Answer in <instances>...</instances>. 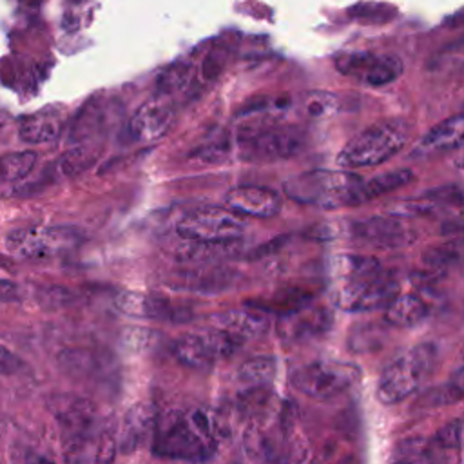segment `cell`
I'll list each match as a JSON object with an SVG mask.
<instances>
[{
  "label": "cell",
  "instance_id": "cell-29",
  "mask_svg": "<svg viewBox=\"0 0 464 464\" xmlns=\"http://www.w3.org/2000/svg\"><path fill=\"white\" fill-rule=\"evenodd\" d=\"M192 65L188 62H178L169 65L156 82V96L161 98H169L172 94H176L178 91H181L192 78Z\"/></svg>",
  "mask_w": 464,
  "mask_h": 464
},
{
  "label": "cell",
  "instance_id": "cell-24",
  "mask_svg": "<svg viewBox=\"0 0 464 464\" xmlns=\"http://www.w3.org/2000/svg\"><path fill=\"white\" fill-rule=\"evenodd\" d=\"M464 138V120L460 114H455L439 125H435L420 141L424 150H453L462 145Z\"/></svg>",
  "mask_w": 464,
  "mask_h": 464
},
{
  "label": "cell",
  "instance_id": "cell-30",
  "mask_svg": "<svg viewBox=\"0 0 464 464\" xmlns=\"http://www.w3.org/2000/svg\"><path fill=\"white\" fill-rule=\"evenodd\" d=\"M459 375H460V372H459ZM459 375L455 381L428 388L424 393H420L417 397V404L422 408H433V406H444V404H453V402L460 401L462 384H460Z\"/></svg>",
  "mask_w": 464,
  "mask_h": 464
},
{
  "label": "cell",
  "instance_id": "cell-22",
  "mask_svg": "<svg viewBox=\"0 0 464 464\" xmlns=\"http://www.w3.org/2000/svg\"><path fill=\"white\" fill-rule=\"evenodd\" d=\"M413 179V174L408 169H397V170H390V172H382L379 176L370 178L368 181H361L353 192L348 198V207H355V205H362L368 203L382 194H388L392 190H397L401 187H404L406 183H410Z\"/></svg>",
  "mask_w": 464,
  "mask_h": 464
},
{
  "label": "cell",
  "instance_id": "cell-32",
  "mask_svg": "<svg viewBox=\"0 0 464 464\" xmlns=\"http://www.w3.org/2000/svg\"><path fill=\"white\" fill-rule=\"evenodd\" d=\"M431 440H433L439 448H442V450L460 453V448H462V420H460V417H455V419H451L450 422H446V424L431 437Z\"/></svg>",
  "mask_w": 464,
  "mask_h": 464
},
{
  "label": "cell",
  "instance_id": "cell-20",
  "mask_svg": "<svg viewBox=\"0 0 464 464\" xmlns=\"http://www.w3.org/2000/svg\"><path fill=\"white\" fill-rule=\"evenodd\" d=\"M62 132V118L56 111L45 109L27 114L20 120L18 136L24 143L44 145L54 141Z\"/></svg>",
  "mask_w": 464,
  "mask_h": 464
},
{
  "label": "cell",
  "instance_id": "cell-38",
  "mask_svg": "<svg viewBox=\"0 0 464 464\" xmlns=\"http://www.w3.org/2000/svg\"><path fill=\"white\" fill-rule=\"evenodd\" d=\"M24 368V361L0 344V375H14Z\"/></svg>",
  "mask_w": 464,
  "mask_h": 464
},
{
  "label": "cell",
  "instance_id": "cell-33",
  "mask_svg": "<svg viewBox=\"0 0 464 464\" xmlns=\"http://www.w3.org/2000/svg\"><path fill=\"white\" fill-rule=\"evenodd\" d=\"M227 60H228V49L225 45L212 47L207 53V56L203 58V62H201V76H203V80H207V82L216 80L223 72V69L227 65Z\"/></svg>",
  "mask_w": 464,
  "mask_h": 464
},
{
  "label": "cell",
  "instance_id": "cell-6",
  "mask_svg": "<svg viewBox=\"0 0 464 464\" xmlns=\"http://www.w3.org/2000/svg\"><path fill=\"white\" fill-rule=\"evenodd\" d=\"M410 136V125L402 118H388L372 123L353 136L341 150L339 163L344 167H372L395 156Z\"/></svg>",
  "mask_w": 464,
  "mask_h": 464
},
{
  "label": "cell",
  "instance_id": "cell-11",
  "mask_svg": "<svg viewBox=\"0 0 464 464\" xmlns=\"http://www.w3.org/2000/svg\"><path fill=\"white\" fill-rule=\"evenodd\" d=\"M82 234L72 227H33L13 230L5 245L24 259H47L72 248Z\"/></svg>",
  "mask_w": 464,
  "mask_h": 464
},
{
  "label": "cell",
  "instance_id": "cell-9",
  "mask_svg": "<svg viewBox=\"0 0 464 464\" xmlns=\"http://www.w3.org/2000/svg\"><path fill=\"white\" fill-rule=\"evenodd\" d=\"M359 375H361L359 366L352 362L314 361L297 368L292 373L290 382L297 392L312 399L326 401V399H334L335 395L353 386Z\"/></svg>",
  "mask_w": 464,
  "mask_h": 464
},
{
  "label": "cell",
  "instance_id": "cell-2",
  "mask_svg": "<svg viewBox=\"0 0 464 464\" xmlns=\"http://www.w3.org/2000/svg\"><path fill=\"white\" fill-rule=\"evenodd\" d=\"M335 303L348 312L386 308L399 294L397 281L372 256H339L334 261Z\"/></svg>",
  "mask_w": 464,
  "mask_h": 464
},
{
  "label": "cell",
  "instance_id": "cell-14",
  "mask_svg": "<svg viewBox=\"0 0 464 464\" xmlns=\"http://www.w3.org/2000/svg\"><path fill=\"white\" fill-rule=\"evenodd\" d=\"M172 121L174 109L169 98L154 96L134 112L129 121V132L136 141H156L169 132Z\"/></svg>",
  "mask_w": 464,
  "mask_h": 464
},
{
  "label": "cell",
  "instance_id": "cell-25",
  "mask_svg": "<svg viewBox=\"0 0 464 464\" xmlns=\"http://www.w3.org/2000/svg\"><path fill=\"white\" fill-rule=\"evenodd\" d=\"M236 241L230 243H199V241H181L176 246V257L183 263H212L221 261L237 250Z\"/></svg>",
  "mask_w": 464,
  "mask_h": 464
},
{
  "label": "cell",
  "instance_id": "cell-28",
  "mask_svg": "<svg viewBox=\"0 0 464 464\" xmlns=\"http://www.w3.org/2000/svg\"><path fill=\"white\" fill-rule=\"evenodd\" d=\"M38 154L33 150L9 152L0 156V185L25 178L36 165Z\"/></svg>",
  "mask_w": 464,
  "mask_h": 464
},
{
  "label": "cell",
  "instance_id": "cell-41",
  "mask_svg": "<svg viewBox=\"0 0 464 464\" xmlns=\"http://www.w3.org/2000/svg\"><path fill=\"white\" fill-rule=\"evenodd\" d=\"M31 464H54V462H51V460H47V459H36V460H33Z\"/></svg>",
  "mask_w": 464,
  "mask_h": 464
},
{
  "label": "cell",
  "instance_id": "cell-5",
  "mask_svg": "<svg viewBox=\"0 0 464 464\" xmlns=\"http://www.w3.org/2000/svg\"><path fill=\"white\" fill-rule=\"evenodd\" d=\"M65 464H112L118 444L112 419L102 411L91 419L60 428Z\"/></svg>",
  "mask_w": 464,
  "mask_h": 464
},
{
  "label": "cell",
  "instance_id": "cell-26",
  "mask_svg": "<svg viewBox=\"0 0 464 464\" xmlns=\"http://www.w3.org/2000/svg\"><path fill=\"white\" fill-rule=\"evenodd\" d=\"M276 373V361L268 355H257L245 361L237 370V381L246 388H263L270 384Z\"/></svg>",
  "mask_w": 464,
  "mask_h": 464
},
{
  "label": "cell",
  "instance_id": "cell-23",
  "mask_svg": "<svg viewBox=\"0 0 464 464\" xmlns=\"http://www.w3.org/2000/svg\"><path fill=\"white\" fill-rule=\"evenodd\" d=\"M428 315V304L415 294L397 295L384 312V321L397 328H410L424 321Z\"/></svg>",
  "mask_w": 464,
  "mask_h": 464
},
{
  "label": "cell",
  "instance_id": "cell-39",
  "mask_svg": "<svg viewBox=\"0 0 464 464\" xmlns=\"http://www.w3.org/2000/svg\"><path fill=\"white\" fill-rule=\"evenodd\" d=\"M428 199H442V201H448V203H455V205H460L462 201V192L459 187H442V188H435V190H430L426 194Z\"/></svg>",
  "mask_w": 464,
  "mask_h": 464
},
{
  "label": "cell",
  "instance_id": "cell-7",
  "mask_svg": "<svg viewBox=\"0 0 464 464\" xmlns=\"http://www.w3.org/2000/svg\"><path fill=\"white\" fill-rule=\"evenodd\" d=\"M361 181L359 174L348 170H312L286 181L285 192L299 203L323 208L348 207V198Z\"/></svg>",
  "mask_w": 464,
  "mask_h": 464
},
{
  "label": "cell",
  "instance_id": "cell-12",
  "mask_svg": "<svg viewBox=\"0 0 464 464\" xmlns=\"http://www.w3.org/2000/svg\"><path fill=\"white\" fill-rule=\"evenodd\" d=\"M335 69L368 85L381 87L395 82L402 74L404 65L401 58L395 54H373L364 51H350L335 56Z\"/></svg>",
  "mask_w": 464,
  "mask_h": 464
},
{
  "label": "cell",
  "instance_id": "cell-17",
  "mask_svg": "<svg viewBox=\"0 0 464 464\" xmlns=\"http://www.w3.org/2000/svg\"><path fill=\"white\" fill-rule=\"evenodd\" d=\"M212 326L230 334L241 343L265 335L270 326L266 314L257 310H225L212 315Z\"/></svg>",
  "mask_w": 464,
  "mask_h": 464
},
{
  "label": "cell",
  "instance_id": "cell-16",
  "mask_svg": "<svg viewBox=\"0 0 464 464\" xmlns=\"http://www.w3.org/2000/svg\"><path fill=\"white\" fill-rule=\"evenodd\" d=\"M156 408L150 402H138L123 415L120 435L116 437V444L123 453L134 451L147 435L152 433L156 424Z\"/></svg>",
  "mask_w": 464,
  "mask_h": 464
},
{
  "label": "cell",
  "instance_id": "cell-19",
  "mask_svg": "<svg viewBox=\"0 0 464 464\" xmlns=\"http://www.w3.org/2000/svg\"><path fill=\"white\" fill-rule=\"evenodd\" d=\"M332 326V314L326 308H303L299 312L283 315L279 321V334L288 341L315 337Z\"/></svg>",
  "mask_w": 464,
  "mask_h": 464
},
{
  "label": "cell",
  "instance_id": "cell-27",
  "mask_svg": "<svg viewBox=\"0 0 464 464\" xmlns=\"http://www.w3.org/2000/svg\"><path fill=\"white\" fill-rule=\"evenodd\" d=\"M98 158V150L87 143H80L76 147H72L71 150H67L58 161H56V169L62 176L65 178H74L82 172H85L91 165L96 163Z\"/></svg>",
  "mask_w": 464,
  "mask_h": 464
},
{
  "label": "cell",
  "instance_id": "cell-13",
  "mask_svg": "<svg viewBox=\"0 0 464 464\" xmlns=\"http://www.w3.org/2000/svg\"><path fill=\"white\" fill-rule=\"evenodd\" d=\"M352 232L357 241L377 250L404 248L417 239V232L397 216H373L355 221Z\"/></svg>",
  "mask_w": 464,
  "mask_h": 464
},
{
  "label": "cell",
  "instance_id": "cell-40",
  "mask_svg": "<svg viewBox=\"0 0 464 464\" xmlns=\"http://www.w3.org/2000/svg\"><path fill=\"white\" fill-rule=\"evenodd\" d=\"M20 301V288L7 279H0V303H16Z\"/></svg>",
  "mask_w": 464,
  "mask_h": 464
},
{
  "label": "cell",
  "instance_id": "cell-37",
  "mask_svg": "<svg viewBox=\"0 0 464 464\" xmlns=\"http://www.w3.org/2000/svg\"><path fill=\"white\" fill-rule=\"evenodd\" d=\"M228 154V145L227 143H212L208 147H203L196 150L192 156L205 161V163H219L227 158Z\"/></svg>",
  "mask_w": 464,
  "mask_h": 464
},
{
  "label": "cell",
  "instance_id": "cell-36",
  "mask_svg": "<svg viewBox=\"0 0 464 464\" xmlns=\"http://www.w3.org/2000/svg\"><path fill=\"white\" fill-rule=\"evenodd\" d=\"M40 299L45 306L56 308V306L69 304L72 301V294L67 288H62V286H47V288L42 290Z\"/></svg>",
  "mask_w": 464,
  "mask_h": 464
},
{
  "label": "cell",
  "instance_id": "cell-10",
  "mask_svg": "<svg viewBox=\"0 0 464 464\" xmlns=\"http://www.w3.org/2000/svg\"><path fill=\"white\" fill-rule=\"evenodd\" d=\"M243 343L230 334L210 326L196 334H183L174 339L170 352L172 355L190 366V368H207L214 362L230 357Z\"/></svg>",
  "mask_w": 464,
  "mask_h": 464
},
{
  "label": "cell",
  "instance_id": "cell-1",
  "mask_svg": "<svg viewBox=\"0 0 464 464\" xmlns=\"http://www.w3.org/2000/svg\"><path fill=\"white\" fill-rule=\"evenodd\" d=\"M152 433L154 455L172 460L203 462L218 451L223 428L208 410H169L156 417Z\"/></svg>",
  "mask_w": 464,
  "mask_h": 464
},
{
  "label": "cell",
  "instance_id": "cell-8",
  "mask_svg": "<svg viewBox=\"0 0 464 464\" xmlns=\"http://www.w3.org/2000/svg\"><path fill=\"white\" fill-rule=\"evenodd\" d=\"M245 221L219 207H198L185 212L176 225V232L185 241L199 243H230L245 234Z\"/></svg>",
  "mask_w": 464,
  "mask_h": 464
},
{
  "label": "cell",
  "instance_id": "cell-34",
  "mask_svg": "<svg viewBox=\"0 0 464 464\" xmlns=\"http://www.w3.org/2000/svg\"><path fill=\"white\" fill-rule=\"evenodd\" d=\"M392 7L384 5V4H359L350 9V14L359 20H373V22L381 20L382 22V20H388L395 13Z\"/></svg>",
  "mask_w": 464,
  "mask_h": 464
},
{
  "label": "cell",
  "instance_id": "cell-21",
  "mask_svg": "<svg viewBox=\"0 0 464 464\" xmlns=\"http://www.w3.org/2000/svg\"><path fill=\"white\" fill-rule=\"evenodd\" d=\"M314 294L301 286H286L272 294L270 297H259L246 303L248 308L257 310L261 314H277L279 317L299 312L306 308V304L312 301Z\"/></svg>",
  "mask_w": 464,
  "mask_h": 464
},
{
  "label": "cell",
  "instance_id": "cell-31",
  "mask_svg": "<svg viewBox=\"0 0 464 464\" xmlns=\"http://www.w3.org/2000/svg\"><path fill=\"white\" fill-rule=\"evenodd\" d=\"M459 256H460L459 243H448V245L430 248L422 257V265H424V270L444 276L446 270L459 261Z\"/></svg>",
  "mask_w": 464,
  "mask_h": 464
},
{
  "label": "cell",
  "instance_id": "cell-3",
  "mask_svg": "<svg viewBox=\"0 0 464 464\" xmlns=\"http://www.w3.org/2000/svg\"><path fill=\"white\" fill-rule=\"evenodd\" d=\"M236 136L241 160L252 163L286 160L295 156L304 145V134L299 127L272 118L241 123Z\"/></svg>",
  "mask_w": 464,
  "mask_h": 464
},
{
  "label": "cell",
  "instance_id": "cell-35",
  "mask_svg": "<svg viewBox=\"0 0 464 464\" xmlns=\"http://www.w3.org/2000/svg\"><path fill=\"white\" fill-rule=\"evenodd\" d=\"M433 207H435V203L424 196L422 199H417V201H404V203H399L397 207H393L392 216L406 218V216L430 214V212L433 210Z\"/></svg>",
  "mask_w": 464,
  "mask_h": 464
},
{
  "label": "cell",
  "instance_id": "cell-18",
  "mask_svg": "<svg viewBox=\"0 0 464 464\" xmlns=\"http://www.w3.org/2000/svg\"><path fill=\"white\" fill-rule=\"evenodd\" d=\"M116 306L130 317L141 319H178L181 310L172 306V303L161 295L154 294H138V292H123L116 299Z\"/></svg>",
  "mask_w": 464,
  "mask_h": 464
},
{
  "label": "cell",
  "instance_id": "cell-15",
  "mask_svg": "<svg viewBox=\"0 0 464 464\" xmlns=\"http://www.w3.org/2000/svg\"><path fill=\"white\" fill-rule=\"evenodd\" d=\"M227 208L234 214H243L250 218L268 219L279 214L281 196L270 188L256 185L234 187L225 194Z\"/></svg>",
  "mask_w": 464,
  "mask_h": 464
},
{
  "label": "cell",
  "instance_id": "cell-4",
  "mask_svg": "<svg viewBox=\"0 0 464 464\" xmlns=\"http://www.w3.org/2000/svg\"><path fill=\"white\" fill-rule=\"evenodd\" d=\"M435 362V346L430 343L415 344L399 352L381 372L375 395L382 404H397L413 395L430 375Z\"/></svg>",
  "mask_w": 464,
  "mask_h": 464
}]
</instances>
